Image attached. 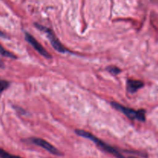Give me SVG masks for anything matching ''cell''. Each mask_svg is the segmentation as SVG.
Returning a JSON list of instances; mask_svg holds the SVG:
<instances>
[{"instance_id": "obj_1", "label": "cell", "mask_w": 158, "mask_h": 158, "mask_svg": "<svg viewBox=\"0 0 158 158\" xmlns=\"http://www.w3.org/2000/svg\"><path fill=\"white\" fill-rule=\"evenodd\" d=\"M75 133L77 134V135L80 136V137H85V138L89 139V140H92L94 143L98 146V148H100V149H102L103 151H106V152L109 153L111 155L114 156L116 158H127L123 155L119 151H117L116 148H114V147H111L110 145L107 144L106 143H105L104 141L101 140L100 139L97 138L96 136H94V134H91V133L88 132V131H83V130H76Z\"/></svg>"}, {"instance_id": "obj_2", "label": "cell", "mask_w": 158, "mask_h": 158, "mask_svg": "<svg viewBox=\"0 0 158 158\" xmlns=\"http://www.w3.org/2000/svg\"><path fill=\"white\" fill-rule=\"evenodd\" d=\"M111 105L117 110L123 113L124 115H126L131 120H137L139 121L142 122L146 120V111L144 110H135L131 109V108H128L124 106H122L121 104L117 103V102H111Z\"/></svg>"}, {"instance_id": "obj_3", "label": "cell", "mask_w": 158, "mask_h": 158, "mask_svg": "<svg viewBox=\"0 0 158 158\" xmlns=\"http://www.w3.org/2000/svg\"><path fill=\"white\" fill-rule=\"evenodd\" d=\"M35 26H36L38 29H40V30L44 31L45 32H46L48 39H49V41H50L51 45H52V47H53L57 52H61V53H66V52H69L68 49L60 43V40L57 39V37L56 36V35L53 33V32H52L51 29H48V28L45 27V26H41V25L38 24V23H35Z\"/></svg>"}, {"instance_id": "obj_4", "label": "cell", "mask_w": 158, "mask_h": 158, "mask_svg": "<svg viewBox=\"0 0 158 158\" xmlns=\"http://www.w3.org/2000/svg\"><path fill=\"white\" fill-rule=\"evenodd\" d=\"M29 141L31 142L32 143H34V144L37 145V146L41 147L42 148H43V149H45L46 151H47L48 152H49L50 154H54V155H56V156L63 155V153H62L61 151H59L57 148H56L55 147L52 146L51 143H49V142L43 140V139L38 138V137H32V138L29 139Z\"/></svg>"}, {"instance_id": "obj_5", "label": "cell", "mask_w": 158, "mask_h": 158, "mask_svg": "<svg viewBox=\"0 0 158 158\" xmlns=\"http://www.w3.org/2000/svg\"><path fill=\"white\" fill-rule=\"evenodd\" d=\"M25 38H26V40L40 54L41 56H43V57L46 59H51L52 58V56L50 55L48 51L46 50L44 47L32 36L31 34L28 33V32H26L25 33Z\"/></svg>"}, {"instance_id": "obj_6", "label": "cell", "mask_w": 158, "mask_h": 158, "mask_svg": "<svg viewBox=\"0 0 158 158\" xmlns=\"http://www.w3.org/2000/svg\"><path fill=\"white\" fill-rule=\"evenodd\" d=\"M143 85H144V83L141 80H128L127 83V89L130 94H134L139 89L143 87Z\"/></svg>"}, {"instance_id": "obj_7", "label": "cell", "mask_w": 158, "mask_h": 158, "mask_svg": "<svg viewBox=\"0 0 158 158\" xmlns=\"http://www.w3.org/2000/svg\"><path fill=\"white\" fill-rule=\"evenodd\" d=\"M0 54H1L2 56H3L8 57V58H11V59H16L17 58L16 56H15V54L12 53V52H9V51L6 50V49H5V48L3 47L1 44H0Z\"/></svg>"}, {"instance_id": "obj_8", "label": "cell", "mask_w": 158, "mask_h": 158, "mask_svg": "<svg viewBox=\"0 0 158 158\" xmlns=\"http://www.w3.org/2000/svg\"><path fill=\"white\" fill-rule=\"evenodd\" d=\"M0 158H22L19 156H15L12 155V154H9L7 151H6L5 150L0 148Z\"/></svg>"}, {"instance_id": "obj_9", "label": "cell", "mask_w": 158, "mask_h": 158, "mask_svg": "<svg viewBox=\"0 0 158 158\" xmlns=\"http://www.w3.org/2000/svg\"><path fill=\"white\" fill-rule=\"evenodd\" d=\"M9 84H10V83H9V81L5 80H1V79H0V94L2 93L4 90H6V89L9 86Z\"/></svg>"}, {"instance_id": "obj_10", "label": "cell", "mask_w": 158, "mask_h": 158, "mask_svg": "<svg viewBox=\"0 0 158 158\" xmlns=\"http://www.w3.org/2000/svg\"><path fill=\"white\" fill-rule=\"evenodd\" d=\"M106 69H107L110 73L114 74V75L119 74L120 73V71H121L118 67H116V66H109V67H107Z\"/></svg>"}, {"instance_id": "obj_11", "label": "cell", "mask_w": 158, "mask_h": 158, "mask_svg": "<svg viewBox=\"0 0 158 158\" xmlns=\"http://www.w3.org/2000/svg\"><path fill=\"white\" fill-rule=\"evenodd\" d=\"M4 67H5L4 63H3L2 60L1 59H0V68H2V69H3V68H4Z\"/></svg>"}, {"instance_id": "obj_12", "label": "cell", "mask_w": 158, "mask_h": 158, "mask_svg": "<svg viewBox=\"0 0 158 158\" xmlns=\"http://www.w3.org/2000/svg\"><path fill=\"white\" fill-rule=\"evenodd\" d=\"M0 37H6V35L4 33V32H2L0 31Z\"/></svg>"}, {"instance_id": "obj_13", "label": "cell", "mask_w": 158, "mask_h": 158, "mask_svg": "<svg viewBox=\"0 0 158 158\" xmlns=\"http://www.w3.org/2000/svg\"><path fill=\"white\" fill-rule=\"evenodd\" d=\"M128 158H137V157H129Z\"/></svg>"}]
</instances>
